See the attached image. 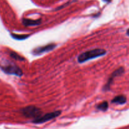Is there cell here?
Wrapping results in <instances>:
<instances>
[{"label": "cell", "instance_id": "cell-6", "mask_svg": "<svg viewBox=\"0 0 129 129\" xmlns=\"http://www.w3.org/2000/svg\"><path fill=\"white\" fill-rule=\"evenodd\" d=\"M56 47L55 44H50L48 45H44V46L39 47L33 50V54L34 55H40V54H44V53L53 50Z\"/></svg>", "mask_w": 129, "mask_h": 129}, {"label": "cell", "instance_id": "cell-11", "mask_svg": "<svg viewBox=\"0 0 129 129\" xmlns=\"http://www.w3.org/2000/svg\"><path fill=\"white\" fill-rule=\"evenodd\" d=\"M10 55L11 56V57H12L13 59H15V60H24V58L22 57L21 56H20V55L17 54V53L15 52H10Z\"/></svg>", "mask_w": 129, "mask_h": 129}, {"label": "cell", "instance_id": "cell-5", "mask_svg": "<svg viewBox=\"0 0 129 129\" xmlns=\"http://www.w3.org/2000/svg\"><path fill=\"white\" fill-rule=\"evenodd\" d=\"M123 73H124V69H123V68H118V69H117V70L115 71L110 75V77L109 79H108L107 84L105 85L104 88H103V90L105 91L109 90L110 88L111 84H112V83H113V79H114L116 77L122 75Z\"/></svg>", "mask_w": 129, "mask_h": 129}, {"label": "cell", "instance_id": "cell-10", "mask_svg": "<svg viewBox=\"0 0 129 129\" xmlns=\"http://www.w3.org/2000/svg\"><path fill=\"white\" fill-rule=\"evenodd\" d=\"M97 108L101 111H107L108 108V103L107 102H103L102 103L99 104L97 107Z\"/></svg>", "mask_w": 129, "mask_h": 129}, {"label": "cell", "instance_id": "cell-4", "mask_svg": "<svg viewBox=\"0 0 129 129\" xmlns=\"http://www.w3.org/2000/svg\"><path fill=\"white\" fill-rule=\"evenodd\" d=\"M61 113L60 111H55V112H50L45 114L43 116H40L39 118H37L34 120L33 123H42L44 122H48V121L52 120L56 117H59Z\"/></svg>", "mask_w": 129, "mask_h": 129}, {"label": "cell", "instance_id": "cell-8", "mask_svg": "<svg viewBox=\"0 0 129 129\" xmlns=\"http://www.w3.org/2000/svg\"><path fill=\"white\" fill-rule=\"evenodd\" d=\"M127 102V98L124 95H118L115 96L112 100V103H115L118 105H123Z\"/></svg>", "mask_w": 129, "mask_h": 129}, {"label": "cell", "instance_id": "cell-9", "mask_svg": "<svg viewBox=\"0 0 129 129\" xmlns=\"http://www.w3.org/2000/svg\"><path fill=\"white\" fill-rule=\"evenodd\" d=\"M11 37H12L13 39H16V40H25V39H27L29 37V35H24V34H22V35H18V34H11Z\"/></svg>", "mask_w": 129, "mask_h": 129}, {"label": "cell", "instance_id": "cell-3", "mask_svg": "<svg viewBox=\"0 0 129 129\" xmlns=\"http://www.w3.org/2000/svg\"><path fill=\"white\" fill-rule=\"evenodd\" d=\"M21 112L23 115L27 118H34L35 119L42 116V112L40 109L33 105L23 108L21 110Z\"/></svg>", "mask_w": 129, "mask_h": 129}, {"label": "cell", "instance_id": "cell-7", "mask_svg": "<svg viewBox=\"0 0 129 129\" xmlns=\"http://www.w3.org/2000/svg\"><path fill=\"white\" fill-rule=\"evenodd\" d=\"M23 24L25 26H36V25H39L41 23V20H31V19H23L22 21Z\"/></svg>", "mask_w": 129, "mask_h": 129}, {"label": "cell", "instance_id": "cell-2", "mask_svg": "<svg viewBox=\"0 0 129 129\" xmlns=\"http://www.w3.org/2000/svg\"><path fill=\"white\" fill-rule=\"evenodd\" d=\"M0 68L6 74L21 76L23 74L22 70L17 65L13 62L9 60H4L0 64Z\"/></svg>", "mask_w": 129, "mask_h": 129}, {"label": "cell", "instance_id": "cell-12", "mask_svg": "<svg viewBox=\"0 0 129 129\" xmlns=\"http://www.w3.org/2000/svg\"><path fill=\"white\" fill-rule=\"evenodd\" d=\"M127 35H128V36H129V28L127 30Z\"/></svg>", "mask_w": 129, "mask_h": 129}, {"label": "cell", "instance_id": "cell-1", "mask_svg": "<svg viewBox=\"0 0 129 129\" xmlns=\"http://www.w3.org/2000/svg\"><path fill=\"white\" fill-rule=\"evenodd\" d=\"M107 51L105 49H95L88 50L81 54L78 57V61L79 63H83L91 59H95L98 57L103 56L106 54Z\"/></svg>", "mask_w": 129, "mask_h": 129}]
</instances>
